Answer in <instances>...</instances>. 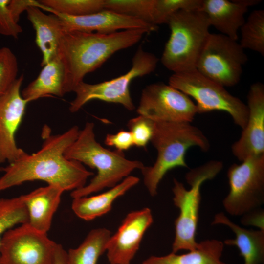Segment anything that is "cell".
Instances as JSON below:
<instances>
[{"mask_svg": "<svg viewBox=\"0 0 264 264\" xmlns=\"http://www.w3.org/2000/svg\"><path fill=\"white\" fill-rule=\"evenodd\" d=\"M223 168V163L211 160L199 167L192 169L185 176L190 186L187 189L183 183L173 179V200L179 211L175 220V238L172 252L192 250L196 248V234L201 201V187L207 180L213 179Z\"/></svg>", "mask_w": 264, "mask_h": 264, "instance_id": "8992f818", "label": "cell"}, {"mask_svg": "<svg viewBox=\"0 0 264 264\" xmlns=\"http://www.w3.org/2000/svg\"><path fill=\"white\" fill-rule=\"evenodd\" d=\"M24 76L22 74L0 97V164L12 163L27 153L19 148L15 135L28 103L21 94Z\"/></svg>", "mask_w": 264, "mask_h": 264, "instance_id": "4fadbf2b", "label": "cell"}, {"mask_svg": "<svg viewBox=\"0 0 264 264\" xmlns=\"http://www.w3.org/2000/svg\"><path fill=\"white\" fill-rule=\"evenodd\" d=\"M248 60L237 41L220 33H210L196 69L205 77L225 87L237 84Z\"/></svg>", "mask_w": 264, "mask_h": 264, "instance_id": "30bf717a", "label": "cell"}, {"mask_svg": "<svg viewBox=\"0 0 264 264\" xmlns=\"http://www.w3.org/2000/svg\"><path fill=\"white\" fill-rule=\"evenodd\" d=\"M167 24L170 35L161 63L173 73L195 69L210 34L207 17L201 11L180 10L170 17Z\"/></svg>", "mask_w": 264, "mask_h": 264, "instance_id": "5b68a950", "label": "cell"}, {"mask_svg": "<svg viewBox=\"0 0 264 264\" xmlns=\"http://www.w3.org/2000/svg\"><path fill=\"white\" fill-rule=\"evenodd\" d=\"M150 142L157 152L151 166L141 170L144 184L150 195L157 194L158 185L171 170L176 167L188 168L185 155L191 147L196 146L202 151L210 148L208 139L197 127L189 122H154Z\"/></svg>", "mask_w": 264, "mask_h": 264, "instance_id": "277c9868", "label": "cell"}, {"mask_svg": "<svg viewBox=\"0 0 264 264\" xmlns=\"http://www.w3.org/2000/svg\"><path fill=\"white\" fill-rule=\"evenodd\" d=\"M264 211L260 209L242 216V223L244 225H253L264 230Z\"/></svg>", "mask_w": 264, "mask_h": 264, "instance_id": "e575fe53", "label": "cell"}, {"mask_svg": "<svg viewBox=\"0 0 264 264\" xmlns=\"http://www.w3.org/2000/svg\"><path fill=\"white\" fill-rule=\"evenodd\" d=\"M53 264H67V252L60 244L56 249Z\"/></svg>", "mask_w": 264, "mask_h": 264, "instance_id": "d590c367", "label": "cell"}, {"mask_svg": "<svg viewBox=\"0 0 264 264\" xmlns=\"http://www.w3.org/2000/svg\"><path fill=\"white\" fill-rule=\"evenodd\" d=\"M227 176L229 192L222 204L228 214L242 217L260 209L264 203V154L231 165Z\"/></svg>", "mask_w": 264, "mask_h": 264, "instance_id": "9c48e42d", "label": "cell"}, {"mask_svg": "<svg viewBox=\"0 0 264 264\" xmlns=\"http://www.w3.org/2000/svg\"><path fill=\"white\" fill-rule=\"evenodd\" d=\"M74 126L61 134H51L44 128V142L35 153L27 154L0 170V192L24 182L42 180L56 186L64 191H73L84 186L94 173L77 161L69 160L64 153L76 140L79 132Z\"/></svg>", "mask_w": 264, "mask_h": 264, "instance_id": "6da1fadb", "label": "cell"}, {"mask_svg": "<svg viewBox=\"0 0 264 264\" xmlns=\"http://www.w3.org/2000/svg\"><path fill=\"white\" fill-rule=\"evenodd\" d=\"M104 2L105 9L152 24L154 0H104Z\"/></svg>", "mask_w": 264, "mask_h": 264, "instance_id": "83f0119b", "label": "cell"}, {"mask_svg": "<svg viewBox=\"0 0 264 264\" xmlns=\"http://www.w3.org/2000/svg\"><path fill=\"white\" fill-rule=\"evenodd\" d=\"M8 6L14 19L18 23L22 13L29 7L34 6L42 10H46L38 0H10Z\"/></svg>", "mask_w": 264, "mask_h": 264, "instance_id": "836d02e7", "label": "cell"}, {"mask_svg": "<svg viewBox=\"0 0 264 264\" xmlns=\"http://www.w3.org/2000/svg\"><path fill=\"white\" fill-rule=\"evenodd\" d=\"M248 117L239 139L231 147L233 155L242 161L264 154V85L256 82L247 94Z\"/></svg>", "mask_w": 264, "mask_h": 264, "instance_id": "9a60e30c", "label": "cell"}, {"mask_svg": "<svg viewBox=\"0 0 264 264\" xmlns=\"http://www.w3.org/2000/svg\"><path fill=\"white\" fill-rule=\"evenodd\" d=\"M19 70L17 58L8 47L0 48V97L10 88L17 76Z\"/></svg>", "mask_w": 264, "mask_h": 264, "instance_id": "f546056e", "label": "cell"}, {"mask_svg": "<svg viewBox=\"0 0 264 264\" xmlns=\"http://www.w3.org/2000/svg\"><path fill=\"white\" fill-rule=\"evenodd\" d=\"M28 221V211L21 195L12 198H0V246L2 237L7 231Z\"/></svg>", "mask_w": 264, "mask_h": 264, "instance_id": "4316f807", "label": "cell"}, {"mask_svg": "<svg viewBox=\"0 0 264 264\" xmlns=\"http://www.w3.org/2000/svg\"><path fill=\"white\" fill-rule=\"evenodd\" d=\"M242 47L264 56V10L253 11L240 28Z\"/></svg>", "mask_w": 264, "mask_h": 264, "instance_id": "d4e9b609", "label": "cell"}, {"mask_svg": "<svg viewBox=\"0 0 264 264\" xmlns=\"http://www.w3.org/2000/svg\"><path fill=\"white\" fill-rule=\"evenodd\" d=\"M27 19L35 31V42L42 54V66L57 56L60 39L63 33L58 17L46 14L37 7L26 10Z\"/></svg>", "mask_w": 264, "mask_h": 264, "instance_id": "d6986e66", "label": "cell"}, {"mask_svg": "<svg viewBox=\"0 0 264 264\" xmlns=\"http://www.w3.org/2000/svg\"><path fill=\"white\" fill-rule=\"evenodd\" d=\"M111 235L110 231L104 227L90 230L77 248L67 252V264H97L106 251Z\"/></svg>", "mask_w": 264, "mask_h": 264, "instance_id": "cb8c5ba5", "label": "cell"}, {"mask_svg": "<svg viewBox=\"0 0 264 264\" xmlns=\"http://www.w3.org/2000/svg\"><path fill=\"white\" fill-rule=\"evenodd\" d=\"M169 84L195 99L197 113L222 111L228 113L242 130L245 127L248 117L247 105L196 69L173 73Z\"/></svg>", "mask_w": 264, "mask_h": 264, "instance_id": "ba28073f", "label": "cell"}, {"mask_svg": "<svg viewBox=\"0 0 264 264\" xmlns=\"http://www.w3.org/2000/svg\"><path fill=\"white\" fill-rule=\"evenodd\" d=\"M212 225L221 224L229 227L234 239L226 240L224 244L238 248L243 258V264H262L264 262V230L247 229L231 221L223 213L216 214Z\"/></svg>", "mask_w": 264, "mask_h": 264, "instance_id": "ffe728a7", "label": "cell"}, {"mask_svg": "<svg viewBox=\"0 0 264 264\" xmlns=\"http://www.w3.org/2000/svg\"><path fill=\"white\" fill-rule=\"evenodd\" d=\"M153 221L151 210L148 207L129 213L108 242L106 252L110 264H130Z\"/></svg>", "mask_w": 264, "mask_h": 264, "instance_id": "5bb4252c", "label": "cell"}, {"mask_svg": "<svg viewBox=\"0 0 264 264\" xmlns=\"http://www.w3.org/2000/svg\"><path fill=\"white\" fill-rule=\"evenodd\" d=\"M50 13L81 16L105 9L104 0H39Z\"/></svg>", "mask_w": 264, "mask_h": 264, "instance_id": "484cf974", "label": "cell"}, {"mask_svg": "<svg viewBox=\"0 0 264 264\" xmlns=\"http://www.w3.org/2000/svg\"><path fill=\"white\" fill-rule=\"evenodd\" d=\"M139 178L129 176L100 194L73 198L71 208L77 216L89 221L108 213L114 201L138 183Z\"/></svg>", "mask_w": 264, "mask_h": 264, "instance_id": "44dd1931", "label": "cell"}, {"mask_svg": "<svg viewBox=\"0 0 264 264\" xmlns=\"http://www.w3.org/2000/svg\"><path fill=\"white\" fill-rule=\"evenodd\" d=\"M139 115L157 122H189L197 110L190 97L170 85L162 82L146 86L136 110Z\"/></svg>", "mask_w": 264, "mask_h": 264, "instance_id": "7c38bea8", "label": "cell"}, {"mask_svg": "<svg viewBox=\"0 0 264 264\" xmlns=\"http://www.w3.org/2000/svg\"><path fill=\"white\" fill-rule=\"evenodd\" d=\"M64 192L59 187L47 185L21 195L28 211V223L32 227L47 233Z\"/></svg>", "mask_w": 264, "mask_h": 264, "instance_id": "ac0fdd59", "label": "cell"}, {"mask_svg": "<svg viewBox=\"0 0 264 264\" xmlns=\"http://www.w3.org/2000/svg\"><path fill=\"white\" fill-rule=\"evenodd\" d=\"M9 0H0V34L17 39L22 29L12 16L8 6Z\"/></svg>", "mask_w": 264, "mask_h": 264, "instance_id": "1f68e13d", "label": "cell"}, {"mask_svg": "<svg viewBox=\"0 0 264 264\" xmlns=\"http://www.w3.org/2000/svg\"><path fill=\"white\" fill-rule=\"evenodd\" d=\"M37 78L21 92L22 98L28 103L50 95L63 97L64 69L57 55L43 66Z\"/></svg>", "mask_w": 264, "mask_h": 264, "instance_id": "603a6c76", "label": "cell"}, {"mask_svg": "<svg viewBox=\"0 0 264 264\" xmlns=\"http://www.w3.org/2000/svg\"><path fill=\"white\" fill-rule=\"evenodd\" d=\"M52 14L58 17L63 31L110 33L120 30L141 29L149 33L158 29L156 25L107 9L81 16Z\"/></svg>", "mask_w": 264, "mask_h": 264, "instance_id": "2e32d148", "label": "cell"}, {"mask_svg": "<svg viewBox=\"0 0 264 264\" xmlns=\"http://www.w3.org/2000/svg\"><path fill=\"white\" fill-rule=\"evenodd\" d=\"M66 158L84 164L97 170V174L90 182L73 190L72 198L86 197L103 189L116 185L130 176L135 169L144 166L138 160L126 158L122 151H112L102 146L95 139L94 124L87 122L79 131L73 143L64 153Z\"/></svg>", "mask_w": 264, "mask_h": 264, "instance_id": "3957f363", "label": "cell"}, {"mask_svg": "<svg viewBox=\"0 0 264 264\" xmlns=\"http://www.w3.org/2000/svg\"><path fill=\"white\" fill-rule=\"evenodd\" d=\"M158 62L154 54L139 46L132 59V67L125 74L96 84L80 83L73 90L75 97L70 103L69 111L76 112L87 103L94 100L119 104L129 111L133 110L135 106L130 94L131 83L136 78L154 72Z\"/></svg>", "mask_w": 264, "mask_h": 264, "instance_id": "52a82bcc", "label": "cell"}, {"mask_svg": "<svg viewBox=\"0 0 264 264\" xmlns=\"http://www.w3.org/2000/svg\"><path fill=\"white\" fill-rule=\"evenodd\" d=\"M105 144L120 151L127 150L134 146L132 136L129 131L120 130L115 134H108Z\"/></svg>", "mask_w": 264, "mask_h": 264, "instance_id": "d6a6232c", "label": "cell"}, {"mask_svg": "<svg viewBox=\"0 0 264 264\" xmlns=\"http://www.w3.org/2000/svg\"><path fill=\"white\" fill-rule=\"evenodd\" d=\"M153 124L154 121L139 115L128 121L127 126L132 136L134 146H146L152 136Z\"/></svg>", "mask_w": 264, "mask_h": 264, "instance_id": "4dcf8cb0", "label": "cell"}, {"mask_svg": "<svg viewBox=\"0 0 264 264\" xmlns=\"http://www.w3.org/2000/svg\"><path fill=\"white\" fill-rule=\"evenodd\" d=\"M224 243L216 239L198 242L196 248L186 253L171 252L164 256H151L142 264H226L221 260Z\"/></svg>", "mask_w": 264, "mask_h": 264, "instance_id": "7402d4cb", "label": "cell"}, {"mask_svg": "<svg viewBox=\"0 0 264 264\" xmlns=\"http://www.w3.org/2000/svg\"><path fill=\"white\" fill-rule=\"evenodd\" d=\"M202 0H154L152 23L167 24L170 17L180 10L201 11Z\"/></svg>", "mask_w": 264, "mask_h": 264, "instance_id": "f1b7e54d", "label": "cell"}, {"mask_svg": "<svg viewBox=\"0 0 264 264\" xmlns=\"http://www.w3.org/2000/svg\"><path fill=\"white\" fill-rule=\"evenodd\" d=\"M57 243L29 223L7 231L0 246V264H53Z\"/></svg>", "mask_w": 264, "mask_h": 264, "instance_id": "8fae6325", "label": "cell"}, {"mask_svg": "<svg viewBox=\"0 0 264 264\" xmlns=\"http://www.w3.org/2000/svg\"><path fill=\"white\" fill-rule=\"evenodd\" d=\"M260 0H202L201 11L208 19L210 26L220 34L237 41L238 31L245 22L244 15L250 6Z\"/></svg>", "mask_w": 264, "mask_h": 264, "instance_id": "e0dca14e", "label": "cell"}, {"mask_svg": "<svg viewBox=\"0 0 264 264\" xmlns=\"http://www.w3.org/2000/svg\"><path fill=\"white\" fill-rule=\"evenodd\" d=\"M148 33L141 29L110 33L63 31L58 54L64 69V90L73 92L85 76L116 52L138 43Z\"/></svg>", "mask_w": 264, "mask_h": 264, "instance_id": "7a4b0ae2", "label": "cell"}]
</instances>
